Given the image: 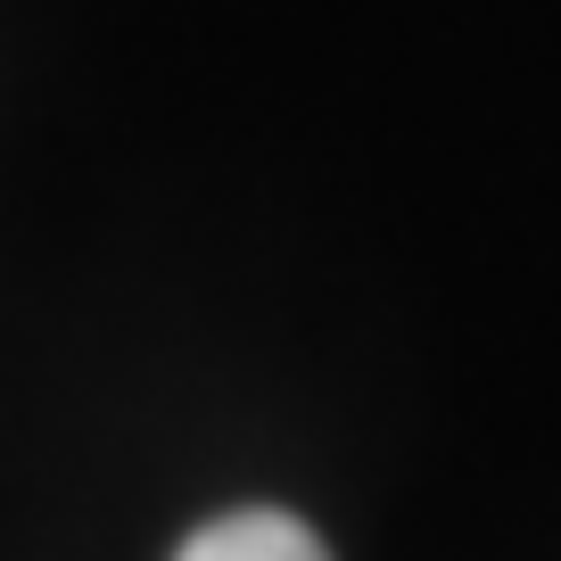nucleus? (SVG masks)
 <instances>
[{"label":"nucleus","instance_id":"obj_1","mask_svg":"<svg viewBox=\"0 0 561 561\" xmlns=\"http://www.w3.org/2000/svg\"><path fill=\"white\" fill-rule=\"evenodd\" d=\"M174 561H331V553H322V537L298 520V512L256 504V512H224V520H207Z\"/></svg>","mask_w":561,"mask_h":561}]
</instances>
